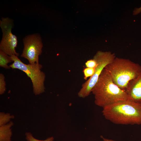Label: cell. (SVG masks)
<instances>
[{
	"mask_svg": "<svg viewBox=\"0 0 141 141\" xmlns=\"http://www.w3.org/2000/svg\"><path fill=\"white\" fill-rule=\"evenodd\" d=\"M11 57L13 63L9 65L10 68L23 71L30 78L32 83L34 94L38 95L44 92L45 89L44 82L45 75L41 70L42 65L39 63L26 64L15 55H12Z\"/></svg>",
	"mask_w": 141,
	"mask_h": 141,
	"instance_id": "cell-4",
	"label": "cell"
},
{
	"mask_svg": "<svg viewBox=\"0 0 141 141\" xmlns=\"http://www.w3.org/2000/svg\"><path fill=\"white\" fill-rule=\"evenodd\" d=\"M114 83L125 91L129 83L141 72V66L128 59L115 57L104 68Z\"/></svg>",
	"mask_w": 141,
	"mask_h": 141,
	"instance_id": "cell-3",
	"label": "cell"
},
{
	"mask_svg": "<svg viewBox=\"0 0 141 141\" xmlns=\"http://www.w3.org/2000/svg\"><path fill=\"white\" fill-rule=\"evenodd\" d=\"M26 138L28 141H53L54 138L51 137L44 140H40L35 138L30 132H27L25 133Z\"/></svg>",
	"mask_w": 141,
	"mask_h": 141,
	"instance_id": "cell-12",
	"label": "cell"
},
{
	"mask_svg": "<svg viewBox=\"0 0 141 141\" xmlns=\"http://www.w3.org/2000/svg\"><path fill=\"white\" fill-rule=\"evenodd\" d=\"M125 91L128 99L141 104V72L136 78L130 82Z\"/></svg>",
	"mask_w": 141,
	"mask_h": 141,
	"instance_id": "cell-8",
	"label": "cell"
},
{
	"mask_svg": "<svg viewBox=\"0 0 141 141\" xmlns=\"http://www.w3.org/2000/svg\"><path fill=\"white\" fill-rule=\"evenodd\" d=\"M0 26L3 34L0 43V50L11 56L19 54L15 50L18 40L17 37L11 32L13 26L12 20L8 17H2L0 20Z\"/></svg>",
	"mask_w": 141,
	"mask_h": 141,
	"instance_id": "cell-6",
	"label": "cell"
},
{
	"mask_svg": "<svg viewBox=\"0 0 141 141\" xmlns=\"http://www.w3.org/2000/svg\"><path fill=\"white\" fill-rule=\"evenodd\" d=\"M115 58V54L110 52L97 51L93 58L97 63L95 72L92 76L82 84L78 93L79 97L85 98L90 94L103 69L106 66L111 63Z\"/></svg>",
	"mask_w": 141,
	"mask_h": 141,
	"instance_id": "cell-5",
	"label": "cell"
},
{
	"mask_svg": "<svg viewBox=\"0 0 141 141\" xmlns=\"http://www.w3.org/2000/svg\"><path fill=\"white\" fill-rule=\"evenodd\" d=\"M101 137L103 140V141H116L113 140L109 139L104 138L102 136H101Z\"/></svg>",
	"mask_w": 141,
	"mask_h": 141,
	"instance_id": "cell-16",
	"label": "cell"
},
{
	"mask_svg": "<svg viewBox=\"0 0 141 141\" xmlns=\"http://www.w3.org/2000/svg\"><path fill=\"white\" fill-rule=\"evenodd\" d=\"M5 77L4 75L0 74V94L2 95L6 91V84L4 80Z\"/></svg>",
	"mask_w": 141,
	"mask_h": 141,
	"instance_id": "cell-14",
	"label": "cell"
},
{
	"mask_svg": "<svg viewBox=\"0 0 141 141\" xmlns=\"http://www.w3.org/2000/svg\"><path fill=\"white\" fill-rule=\"evenodd\" d=\"M102 113L106 119L115 124H141V104L129 99L105 106Z\"/></svg>",
	"mask_w": 141,
	"mask_h": 141,
	"instance_id": "cell-1",
	"label": "cell"
},
{
	"mask_svg": "<svg viewBox=\"0 0 141 141\" xmlns=\"http://www.w3.org/2000/svg\"><path fill=\"white\" fill-rule=\"evenodd\" d=\"M14 123L11 121L0 126V141H12V132L11 128Z\"/></svg>",
	"mask_w": 141,
	"mask_h": 141,
	"instance_id": "cell-9",
	"label": "cell"
},
{
	"mask_svg": "<svg viewBox=\"0 0 141 141\" xmlns=\"http://www.w3.org/2000/svg\"><path fill=\"white\" fill-rule=\"evenodd\" d=\"M14 115L9 113H0V126L5 125L10 121L11 119L14 118Z\"/></svg>",
	"mask_w": 141,
	"mask_h": 141,
	"instance_id": "cell-11",
	"label": "cell"
},
{
	"mask_svg": "<svg viewBox=\"0 0 141 141\" xmlns=\"http://www.w3.org/2000/svg\"><path fill=\"white\" fill-rule=\"evenodd\" d=\"M86 68H94L97 65L96 61L94 59L88 60L85 63Z\"/></svg>",
	"mask_w": 141,
	"mask_h": 141,
	"instance_id": "cell-15",
	"label": "cell"
},
{
	"mask_svg": "<svg viewBox=\"0 0 141 141\" xmlns=\"http://www.w3.org/2000/svg\"><path fill=\"white\" fill-rule=\"evenodd\" d=\"M23 42L24 48L21 56L27 59L30 64L39 63V56L42 52L43 47L40 35H29L23 39Z\"/></svg>",
	"mask_w": 141,
	"mask_h": 141,
	"instance_id": "cell-7",
	"label": "cell"
},
{
	"mask_svg": "<svg viewBox=\"0 0 141 141\" xmlns=\"http://www.w3.org/2000/svg\"><path fill=\"white\" fill-rule=\"evenodd\" d=\"M12 62L11 56H9L0 50V66L6 69L10 68L8 64Z\"/></svg>",
	"mask_w": 141,
	"mask_h": 141,
	"instance_id": "cell-10",
	"label": "cell"
},
{
	"mask_svg": "<svg viewBox=\"0 0 141 141\" xmlns=\"http://www.w3.org/2000/svg\"><path fill=\"white\" fill-rule=\"evenodd\" d=\"M91 92L94 95L95 104L103 108L114 103L128 99L126 92L114 83L104 68Z\"/></svg>",
	"mask_w": 141,
	"mask_h": 141,
	"instance_id": "cell-2",
	"label": "cell"
},
{
	"mask_svg": "<svg viewBox=\"0 0 141 141\" xmlns=\"http://www.w3.org/2000/svg\"><path fill=\"white\" fill-rule=\"evenodd\" d=\"M95 68H85L83 70L84 74V79L86 80L87 78L92 76L94 73L95 71Z\"/></svg>",
	"mask_w": 141,
	"mask_h": 141,
	"instance_id": "cell-13",
	"label": "cell"
}]
</instances>
